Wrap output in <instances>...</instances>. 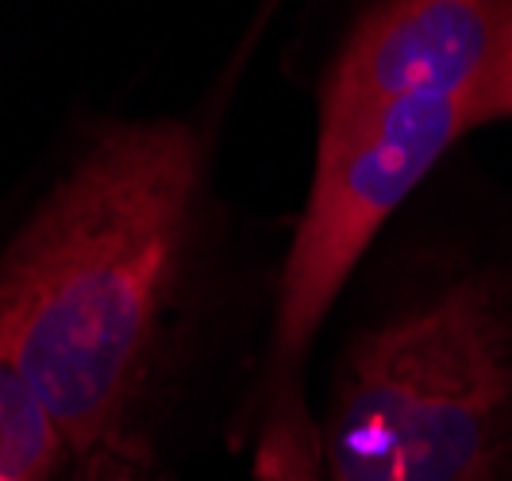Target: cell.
Masks as SVG:
<instances>
[{"label": "cell", "mask_w": 512, "mask_h": 481, "mask_svg": "<svg viewBox=\"0 0 512 481\" xmlns=\"http://www.w3.org/2000/svg\"><path fill=\"white\" fill-rule=\"evenodd\" d=\"M74 462L77 451L62 424L0 347V481H66Z\"/></svg>", "instance_id": "5b68a950"}, {"label": "cell", "mask_w": 512, "mask_h": 481, "mask_svg": "<svg viewBox=\"0 0 512 481\" xmlns=\"http://www.w3.org/2000/svg\"><path fill=\"white\" fill-rule=\"evenodd\" d=\"M486 127L451 108H393L355 124H320L305 212L285 251L270 339L251 393L258 481H324L320 424L305 401V366L339 293L370 243L459 139Z\"/></svg>", "instance_id": "3957f363"}, {"label": "cell", "mask_w": 512, "mask_h": 481, "mask_svg": "<svg viewBox=\"0 0 512 481\" xmlns=\"http://www.w3.org/2000/svg\"><path fill=\"white\" fill-rule=\"evenodd\" d=\"M185 120L101 131L0 251V347L77 458L139 435L205 220Z\"/></svg>", "instance_id": "6da1fadb"}, {"label": "cell", "mask_w": 512, "mask_h": 481, "mask_svg": "<svg viewBox=\"0 0 512 481\" xmlns=\"http://www.w3.org/2000/svg\"><path fill=\"white\" fill-rule=\"evenodd\" d=\"M324 481H512V258H455L351 339Z\"/></svg>", "instance_id": "7a4b0ae2"}, {"label": "cell", "mask_w": 512, "mask_h": 481, "mask_svg": "<svg viewBox=\"0 0 512 481\" xmlns=\"http://www.w3.org/2000/svg\"><path fill=\"white\" fill-rule=\"evenodd\" d=\"M66 481H166L158 462H154L151 443L143 435L104 443L97 451L81 455Z\"/></svg>", "instance_id": "8992f818"}, {"label": "cell", "mask_w": 512, "mask_h": 481, "mask_svg": "<svg viewBox=\"0 0 512 481\" xmlns=\"http://www.w3.org/2000/svg\"><path fill=\"white\" fill-rule=\"evenodd\" d=\"M512 120V0H393L366 8L320 81V124L393 108Z\"/></svg>", "instance_id": "277c9868"}]
</instances>
